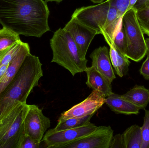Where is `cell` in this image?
I'll list each match as a JSON object with an SVG mask.
<instances>
[{
	"mask_svg": "<svg viewBox=\"0 0 149 148\" xmlns=\"http://www.w3.org/2000/svg\"><path fill=\"white\" fill-rule=\"evenodd\" d=\"M49 14L43 0H0V24L18 35L41 37L50 30Z\"/></svg>",
	"mask_w": 149,
	"mask_h": 148,
	"instance_id": "obj_1",
	"label": "cell"
},
{
	"mask_svg": "<svg viewBox=\"0 0 149 148\" xmlns=\"http://www.w3.org/2000/svg\"><path fill=\"white\" fill-rule=\"evenodd\" d=\"M43 76L42 64L38 56L29 54L9 84L0 94V120L12 107L20 102L26 103L28 96Z\"/></svg>",
	"mask_w": 149,
	"mask_h": 148,
	"instance_id": "obj_2",
	"label": "cell"
},
{
	"mask_svg": "<svg viewBox=\"0 0 149 148\" xmlns=\"http://www.w3.org/2000/svg\"><path fill=\"white\" fill-rule=\"evenodd\" d=\"M71 17L95 30L97 34H102L109 46L113 43L122 18L108 0L96 5L76 9Z\"/></svg>",
	"mask_w": 149,
	"mask_h": 148,
	"instance_id": "obj_3",
	"label": "cell"
},
{
	"mask_svg": "<svg viewBox=\"0 0 149 148\" xmlns=\"http://www.w3.org/2000/svg\"><path fill=\"white\" fill-rule=\"evenodd\" d=\"M53 57L56 63L67 70L72 76L86 72L88 60L83 59L72 36L64 28L58 29L50 41Z\"/></svg>",
	"mask_w": 149,
	"mask_h": 148,
	"instance_id": "obj_4",
	"label": "cell"
},
{
	"mask_svg": "<svg viewBox=\"0 0 149 148\" xmlns=\"http://www.w3.org/2000/svg\"><path fill=\"white\" fill-rule=\"evenodd\" d=\"M29 106L17 102L0 120V148H20L25 135L24 120Z\"/></svg>",
	"mask_w": 149,
	"mask_h": 148,
	"instance_id": "obj_5",
	"label": "cell"
},
{
	"mask_svg": "<svg viewBox=\"0 0 149 148\" xmlns=\"http://www.w3.org/2000/svg\"><path fill=\"white\" fill-rule=\"evenodd\" d=\"M127 37L126 56L135 62L140 61L147 55L144 33L138 22L137 12L134 8L127 11L122 18Z\"/></svg>",
	"mask_w": 149,
	"mask_h": 148,
	"instance_id": "obj_6",
	"label": "cell"
},
{
	"mask_svg": "<svg viewBox=\"0 0 149 148\" xmlns=\"http://www.w3.org/2000/svg\"><path fill=\"white\" fill-rule=\"evenodd\" d=\"M97 127L90 122L81 127L66 130L56 131L52 129L45 133L42 141L47 148H63L65 145L92 133Z\"/></svg>",
	"mask_w": 149,
	"mask_h": 148,
	"instance_id": "obj_7",
	"label": "cell"
},
{
	"mask_svg": "<svg viewBox=\"0 0 149 148\" xmlns=\"http://www.w3.org/2000/svg\"><path fill=\"white\" fill-rule=\"evenodd\" d=\"M24 126L26 135L41 142L45 134L50 127V120L44 115L37 106L29 105L24 118Z\"/></svg>",
	"mask_w": 149,
	"mask_h": 148,
	"instance_id": "obj_8",
	"label": "cell"
},
{
	"mask_svg": "<svg viewBox=\"0 0 149 148\" xmlns=\"http://www.w3.org/2000/svg\"><path fill=\"white\" fill-rule=\"evenodd\" d=\"M113 130L110 126L97 127L92 133L63 148H109Z\"/></svg>",
	"mask_w": 149,
	"mask_h": 148,
	"instance_id": "obj_9",
	"label": "cell"
},
{
	"mask_svg": "<svg viewBox=\"0 0 149 148\" xmlns=\"http://www.w3.org/2000/svg\"><path fill=\"white\" fill-rule=\"evenodd\" d=\"M63 28L72 37L79 49L81 58L86 59L87 52L90 43L97 35L96 31L72 17Z\"/></svg>",
	"mask_w": 149,
	"mask_h": 148,
	"instance_id": "obj_10",
	"label": "cell"
},
{
	"mask_svg": "<svg viewBox=\"0 0 149 148\" xmlns=\"http://www.w3.org/2000/svg\"><path fill=\"white\" fill-rule=\"evenodd\" d=\"M106 98L100 91L93 90L86 99L63 113L59 118L67 119L94 115L105 103Z\"/></svg>",
	"mask_w": 149,
	"mask_h": 148,
	"instance_id": "obj_11",
	"label": "cell"
},
{
	"mask_svg": "<svg viewBox=\"0 0 149 148\" xmlns=\"http://www.w3.org/2000/svg\"><path fill=\"white\" fill-rule=\"evenodd\" d=\"M92 67L106 77L112 83L116 76L110 61L108 49L106 46L95 49L90 55Z\"/></svg>",
	"mask_w": 149,
	"mask_h": 148,
	"instance_id": "obj_12",
	"label": "cell"
},
{
	"mask_svg": "<svg viewBox=\"0 0 149 148\" xmlns=\"http://www.w3.org/2000/svg\"><path fill=\"white\" fill-rule=\"evenodd\" d=\"M30 53V50L29 44L23 42L21 47L10 62L7 71L0 81V94L15 77L24 59Z\"/></svg>",
	"mask_w": 149,
	"mask_h": 148,
	"instance_id": "obj_13",
	"label": "cell"
},
{
	"mask_svg": "<svg viewBox=\"0 0 149 148\" xmlns=\"http://www.w3.org/2000/svg\"><path fill=\"white\" fill-rule=\"evenodd\" d=\"M105 103L112 111L117 114L137 115L140 108L129 101L123 98L122 95L111 93L106 97Z\"/></svg>",
	"mask_w": 149,
	"mask_h": 148,
	"instance_id": "obj_14",
	"label": "cell"
},
{
	"mask_svg": "<svg viewBox=\"0 0 149 148\" xmlns=\"http://www.w3.org/2000/svg\"><path fill=\"white\" fill-rule=\"evenodd\" d=\"M86 72L87 77L86 84L88 87L100 91L106 97L113 93L111 83L94 68L88 67Z\"/></svg>",
	"mask_w": 149,
	"mask_h": 148,
	"instance_id": "obj_15",
	"label": "cell"
},
{
	"mask_svg": "<svg viewBox=\"0 0 149 148\" xmlns=\"http://www.w3.org/2000/svg\"><path fill=\"white\" fill-rule=\"evenodd\" d=\"M109 47V56L112 65L117 75L120 77H123L128 72L130 61L129 58L121 52L113 43Z\"/></svg>",
	"mask_w": 149,
	"mask_h": 148,
	"instance_id": "obj_16",
	"label": "cell"
},
{
	"mask_svg": "<svg viewBox=\"0 0 149 148\" xmlns=\"http://www.w3.org/2000/svg\"><path fill=\"white\" fill-rule=\"evenodd\" d=\"M122 96L140 109H145L149 103V89L136 85Z\"/></svg>",
	"mask_w": 149,
	"mask_h": 148,
	"instance_id": "obj_17",
	"label": "cell"
},
{
	"mask_svg": "<svg viewBox=\"0 0 149 148\" xmlns=\"http://www.w3.org/2000/svg\"><path fill=\"white\" fill-rule=\"evenodd\" d=\"M125 148H141V129L137 125L128 128L123 134Z\"/></svg>",
	"mask_w": 149,
	"mask_h": 148,
	"instance_id": "obj_18",
	"label": "cell"
},
{
	"mask_svg": "<svg viewBox=\"0 0 149 148\" xmlns=\"http://www.w3.org/2000/svg\"><path fill=\"white\" fill-rule=\"evenodd\" d=\"M93 116V115H91L81 117H72L67 119L59 118L57 125L53 129L55 131H59L81 127L90 122Z\"/></svg>",
	"mask_w": 149,
	"mask_h": 148,
	"instance_id": "obj_19",
	"label": "cell"
},
{
	"mask_svg": "<svg viewBox=\"0 0 149 148\" xmlns=\"http://www.w3.org/2000/svg\"><path fill=\"white\" fill-rule=\"evenodd\" d=\"M19 35L5 28L0 29V51L21 41Z\"/></svg>",
	"mask_w": 149,
	"mask_h": 148,
	"instance_id": "obj_20",
	"label": "cell"
},
{
	"mask_svg": "<svg viewBox=\"0 0 149 148\" xmlns=\"http://www.w3.org/2000/svg\"><path fill=\"white\" fill-rule=\"evenodd\" d=\"M113 43L121 52L126 56L127 49V43L125 30L123 25L122 21L120 23L118 29L115 35Z\"/></svg>",
	"mask_w": 149,
	"mask_h": 148,
	"instance_id": "obj_21",
	"label": "cell"
},
{
	"mask_svg": "<svg viewBox=\"0 0 149 148\" xmlns=\"http://www.w3.org/2000/svg\"><path fill=\"white\" fill-rule=\"evenodd\" d=\"M22 43L21 41L6 49L0 51V67L10 63L21 47Z\"/></svg>",
	"mask_w": 149,
	"mask_h": 148,
	"instance_id": "obj_22",
	"label": "cell"
},
{
	"mask_svg": "<svg viewBox=\"0 0 149 148\" xmlns=\"http://www.w3.org/2000/svg\"><path fill=\"white\" fill-rule=\"evenodd\" d=\"M136 12L138 22L143 33L149 36V7Z\"/></svg>",
	"mask_w": 149,
	"mask_h": 148,
	"instance_id": "obj_23",
	"label": "cell"
},
{
	"mask_svg": "<svg viewBox=\"0 0 149 148\" xmlns=\"http://www.w3.org/2000/svg\"><path fill=\"white\" fill-rule=\"evenodd\" d=\"M144 122L141 129V148H149V110L145 109Z\"/></svg>",
	"mask_w": 149,
	"mask_h": 148,
	"instance_id": "obj_24",
	"label": "cell"
},
{
	"mask_svg": "<svg viewBox=\"0 0 149 148\" xmlns=\"http://www.w3.org/2000/svg\"><path fill=\"white\" fill-rule=\"evenodd\" d=\"M111 6L117 9L120 16L123 17L127 11L130 0H108Z\"/></svg>",
	"mask_w": 149,
	"mask_h": 148,
	"instance_id": "obj_25",
	"label": "cell"
},
{
	"mask_svg": "<svg viewBox=\"0 0 149 148\" xmlns=\"http://www.w3.org/2000/svg\"><path fill=\"white\" fill-rule=\"evenodd\" d=\"M41 142L25 135L20 148H39L41 147Z\"/></svg>",
	"mask_w": 149,
	"mask_h": 148,
	"instance_id": "obj_26",
	"label": "cell"
},
{
	"mask_svg": "<svg viewBox=\"0 0 149 148\" xmlns=\"http://www.w3.org/2000/svg\"><path fill=\"white\" fill-rule=\"evenodd\" d=\"M109 148H125L123 134H119L113 136Z\"/></svg>",
	"mask_w": 149,
	"mask_h": 148,
	"instance_id": "obj_27",
	"label": "cell"
},
{
	"mask_svg": "<svg viewBox=\"0 0 149 148\" xmlns=\"http://www.w3.org/2000/svg\"><path fill=\"white\" fill-rule=\"evenodd\" d=\"M147 58L141 67L140 73L146 80H149V52L147 51Z\"/></svg>",
	"mask_w": 149,
	"mask_h": 148,
	"instance_id": "obj_28",
	"label": "cell"
},
{
	"mask_svg": "<svg viewBox=\"0 0 149 148\" xmlns=\"http://www.w3.org/2000/svg\"><path fill=\"white\" fill-rule=\"evenodd\" d=\"M148 7H149V0H137L133 8L137 11Z\"/></svg>",
	"mask_w": 149,
	"mask_h": 148,
	"instance_id": "obj_29",
	"label": "cell"
},
{
	"mask_svg": "<svg viewBox=\"0 0 149 148\" xmlns=\"http://www.w3.org/2000/svg\"><path fill=\"white\" fill-rule=\"evenodd\" d=\"M9 64H6V65H3L0 67V81H1L3 77V76L5 74L6 71H7V69L9 66Z\"/></svg>",
	"mask_w": 149,
	"mask_h": 148,
	"instance_id": "obj_30",
	"label": "cell"
},
{
	"mask_svg": "<svg viewBox=\"0 0 149 148\" xmlns=\"http://www.w3.org/2000/svg\"><path fill=\"white\" fill-rule=\"evenodd\" d=\"M137 0H130V3L129 5L128 8V10H129L131 9V8H133L134 5L135 4Z\"/></svg>",
	"mask_w": 149,
	"mask_h": 148,
	"instance_id": "obj_31",
	"label": "cell"
},
{
	"mask_svg": "<svg viewBox=\"0 0 149 148\" xmlns=\"http://www.w3.org/2000/svg\"><path fill=\"white\" fill-rule=\"evenodd\" d=\"M90 1L94 3H100L103 2L105 0H90Z\"/></svg>",
	"mask_w": 149,
	"mask_h": 148,
	"instance_id": "obj_32",
	"label": "cell"
},
{
	"mask_svg": "<svg viewBox=\"0 0 149 148\" xmlns=\"http://www.w3.org/2000/svg\"><path fill=\"white\" fill-rule=\"evenodd\" d=\"M145 42H146L148 51L149 52V38L145 39Z\"/></svg>",
	"mask_w": 149,
	"mask_h": 148,
	"instance_id": "obj_33",
	"label": "cell"
},
{
	"mask_svg": "<svg viewBox=\"0 0 149 148\" xmlns=\"http://www.w3.org/2000/svg\"><path fill=\"white\" fill-rule=\"evenodd\" d=\"M63 0H46V2H56L58 3H59L63 1Z\"/></svg>",
	"mask_w": 149,
	"mask_h": 148,
	"instance_id": "obj_34",
	"label": "cell"
}]
</instances>
